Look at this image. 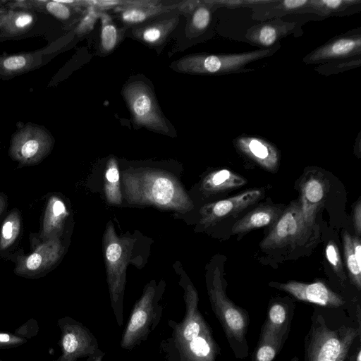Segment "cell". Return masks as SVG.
<instances>
[{
    "label": "cell",
    "instance_id": "9c48e42d",
    "mask_svg": "<svg viewBox=\"0 0 361 361\" xmlns=\"http://www.w3.org/2000/svg\"><path fill=\"white\" fill-rule=\"evenodd\" d=\"M270 286L289 293L298 300L326 308L345 310L353 318L361 320L360 303H350L322 281L307 283L290 281L283 283H274Z\"/></svg>",
    "mask_w": 361,
    "mask_h": 361
},
{
    "label": "cell",
    "instance_id": "5bb4252c",
    "mask_svg": "<svg viewBox=\"0 0 361 361\" xmlns=\"http://www.w3.org/2000/svg\"><path fill=\"white\" fill-rule=\"evenodd\" d=\"M262 196L258 189H252L230 198L205 205L202 211L201 224L205 226L213 225L231 215L237 214L254 204Z\"/></svg>",
    "mask_w": 361,
    "mask_h": 361
},
{
    "label": "cell",
    "instance_id": "7402d4cb",
    "mask_svg": "<svg viewBox=\"0 0 361 361\" xmlns=\"http://www.w3.org/2000/svg\"><path fill=\"white\" fill-rule=\"evenodd\" d=\"M67 214L62 200L57 196H51L45 210L42 237L45 240L58 238L63 228Z\"/></svg>",
    "mask_w": 361,
    "mask_h": 361
},
{
    "label": "cell",
    "instance_id": "2e32d148",
    "mask_svg": "<svg viewBox=\"0 0 361 361\" xmlns=\"http://www.w3.org/2000/svg\"><path fill=\"white\" fill-rule=\"evenodd\" d=\"M62 252L63 247L58 238L47 240L32 254L19 261L16 271L22 275L39 274L53 267Z\"/></svg>",
    "mask_w": 361,
    "mask_h": 361
},
{
    "label": "cell",
    "instance_id": "f546056e",
    "mask_svg": "<svg viewBox=\"0 0 361 361\" xmlns=\"http://www.w3.org/2000/svg\"><path fill=\"white\" fill-rule=\"evenodd\" d=\"M284 343L274 338H259L251 361H274Z\"/></svg>",
    "mask_w": 361,
    "mask_h": 361
},
{
    "label": "cell",
    "instance_id": "836d02e7",
    "mask_svg": "<svg viewBox=\"0 0 361 361\" xmlns=\"http://www.w3.org/2000/svg\"><path fill=\"white\" fill-rule=\"evenodd\" d=\"M155 11L151 9H144L140 7H130L124 10L121 14L122 19L128 23H137L144 21Z\"/></svg>",
    "mask_w": 361,
    "mask_h": 361
},
{
    "label": "cell",
    "instance_id": "277c9868",
    "mask_svg": "<svg viewBox=\"0 0 361 361\" xmlns=\"http://www.w3.org/2000/svg\"><path fill=\"white\" fill-rule=\"evenodd\" d=\"M207 287L213 312L222 326L230 348L235 358H245L250 350L247 340L250 324L248 312L227 296L218 267L207 277Z\"/></svg>",
    "mask_w": 361,
    "mask_h": 361
},
{
    "label": "cell",
    "instance_id": "1f68e13d",
    "mask_svg": "<svg viewBox=\"0 0 361 361\" xmlns=\"http://www.w3.org/2000/svg\"><path fill=\"white\" fill-rule=\"evenodd\" d=\"M361 56L348 59L345 60L336 61L327 63L320 64L315 68L319 74H335L355 67H360Z\"/></svg>",
    "mask_w": 361,
    "mask_h": 361
},
{
    "label": "cell",
    "instance_id": "8992f818",
    "mask_svg": "<svg viewBox=\"0 0 361 361\" xmlns=\"http://www.w3.org/2000/svg\"><path fill=\"white\" fill-rule=\"evenodd\" d=\"M281 47L280 43L268 49L237 54H197L186 56L176 62L182 72L202 75H224L245 73L249 63L271 56Z\"/></svg>",
    "mask_w": 361,
    "mask_h": 361
},
{
    "label": "cell",
    "instance_id": "603a6c76",
    "mask_svg": "<svg viewBox=\"0 0 361 361\" xmlns=\"http://www.w3.org/2000/svg\"><path fill=\"white\" fill-rule=\"evenodd\" d=\"M281 213V209L274 206L257 207L235 223L232 233L238 234L268 226L276 221Z\"/></svg>",
    "mask_w": 361,
    "mask_h": 361
},
{
    "label": "cell",
    "instance_id": "f1b7e54d",
    "mask_svg": "<svg viewBox=\"0 0 361 361\" xmlns=\"http://www.w3.org/2000/svg\"><path fill=\"white\" fill-rule=\"evenodd\" d=\"M20 226V216L18 211L14 209L4 221L0 236V251L13 245L19 235Z\"/></svg>",
    "mask_w": 361,
    "mask_h": 361
},
{
    "label": "cell",
    "instance_id": "ee69618b",
    "mask_svg": "<svg viewBox=\"0 0 361 361\" xmlns=\"http://www.w3.org/2000/svg\"><path fill=\"white\" fill-rule=\"evenodd\" d=\"M104 355V354L103 353H100L96 355L91 356L89 361H102Z\"/></svg>",
    "mask_w": 361,
    "mask_h": 361
},
{
    "label": "cell",
    "instance_id": "ac0fdd59",
    "mask_svg": "<svg viewBox=\"0 0 361 361\" xmlns=\"http://www.w3.org/2000/svg\"><path fill=\"white\" fill-rule=\"evenodd\" d=\"M294 27L293 23L276 18L250 27L245 37L250 43L262 49H268L279 44V40L291 33Z\"/></svg>",
    "mask_w": 361,
    "mask_h": 361
},
{
    "label": "cell",
    "instance_id": "52a82bcc",
    "mask_svg": "<svg viewBox=\"0 0 361 361\" xmlns=\"http://www.w3.org/2000/svg\"><path fill=\"white\" fill-rule=\"evenodd\" d=\"M161 318V307L157 298L154 282L149 283L135 303L123 331L121 346L130 350L145 340Z\"/></svg>",
    "mask_w": 361,
    "mask_h": 361
},
{
    "label": "cell",
    "instance_id": "8fae6325",
    "mask_svg": "<svg viewBox=\"0 0 361 361\" xmlns=\"http://www.w3.org/2000/svg\"><path fill=\"white\" fill-rule=\"evenodd\" d=\"M361 56V28L338 35L303 58L305 64H324Z\"/></svg>",
    "mask_w": 361,
    "mask_h": 361
},
{
    "label": "cell",
    "instance_id": "7a4b0ae2",
    "mask_svg": "<svg viewBox=\"0 0 361 361\" xmlns=\"http://www.w3.org/2000/svg\"><path fill=\"white\" fill-rule=\"evenodd\" d=\"M184 300L183 319L169 322L171 335L163 344L167 361H216L221 349L199 310L198 294L190 282L184 287Z\"/></svg>",
    "mask_w": 361,
    "mask_h": 361
},
{
    "label": "cell",
    "instance_id": "60d3db41",
    "mask_svg": "<svg viewBox=\"0 0 361 361\" xmlns=\"http://www.w3.org/2000/svg\"><path fill=\"white\" fill-rule=\"evenodd\" d=\"M353 250L355 258L360 265H361V244L360 238L357 236L352 237Z\"/></svg>",
    "mask_w": 361,
    "mask_h": 361
},
{
    "label": "cell",
    "instance_id": "3957f363",
    "mask_svg": "<svg viewBox=\"0 0 361 361\" xmlns=\"http://www.w3.org/2000/svg\"><path fill=\"white\" fill-rule=\"evenodd\" d=\"M126 198L133 204L152 205L179 212L193 208L190 198L176 177L159 170L144 169L123 173Z\"/></svg>",
    "mask_w": 361,
    "mask_h": 361
},
{
    "label": "cell",
    "instance_id": "8d00e7d4",
    "mask_svg": "<svg viewBox=\"0 0 361 361\" xmlns=\"http://www.w3.org/2000/svg\"><path fill=\"white\" fill-rule=\"evenodd\" d=\"M164 26L154 25L145 29L142 32V38L147 43L154 44L159 42L165 35Z\"/></svg>",
    "mask_w": 361,
    "mask_h": 361
},
{
    "label": "cell",
    "instance_id": "5b68a950",
    "mask_svg": "<svg viewBox=\"0 0 361 361\" xmlns=\"http://www.w3.org/2000/svg\"><path fill=\"white\" fill-rule=\"evenodd\" d=\"M104 260L111 306L116 322L123 324V298L126 269L133 247V240L117 236L111 221L104 235Z\"/></svg>",
    "mask_w": 361,
    "mask_h": 361
},
{
    "label": "cell",
    "instance_id": "4316f807",
    "mask_svg": "<svg viewBox=\"0 0 361 361\" xmlns=\"http://www.w3.org/2000/svg\"><path fill=\"white\" fill-rule=\"evenodd\" d=\"M104 192L109 203L114 204L121 203L119 171L116 161L114 159H109L106 166L104 178Z\"/></svg>",
    "mask_w": 361,
    "mask_h": 361
},
{
    "label": "cell",
    "instance_id": "cb8c5ba5",
    "mask_svg": "<svg viewBox=\"0 0 361 361\" xmlns=\"http://www.w3.org/2000/svg\"><path fill=\"white\" fill-rule=\"evenodd\" d=\"M247 180L228 169L215 171L207 176L202 184L206 194H216L233 190L245 185Z\"/></svg>",
    "mask_w": 361,
    "mask_h": 361
},
{
    "label": "cell",
    "instance_id": "ab89813d",
    "mask_svg": "<svg viewBox=\"0 0 361 361\" xmlns=\"http://www.w3.org/2000/svg\"><path fill=\"white\" fill-rule=\"evenodd\" d=\"M21 341L22 340L20 338L16 337L13 335L6 333H0V345L16 344Z\"/></svg>",
    "mask_w": 361,
    "mask_h": 361
},
{
    "label": "cell",
    "instance_id": "6da1fadb",
    "mask_svg": "<svg viewBox=\"0 0 361 361\" xmlns=\"http://www.w3.org/2000/svg\"><path fill=\"white\" fill-rule=\"evenodd\" d=\"M304 340V361H345L361 338V321L343 309L313 306Z\"/></svg>",
    "mask_w": 361,
    "mask_h": 361
},
{
    "label": "cell",
    "instance_id": "9a60e30c",
    "mask_svg": "<svg viewBox=\"0 0 361 361\" xmlns=\"http://www.w3.org/2000/svg\"><path fill=\"white\" fill-rule=\"evenodd\" d=\"M63 350L61 361H74L86 355L94 356L102 352L93 334L85 327L73 324L65 328L62 338Z\"/></svg>",
    "mask_w": 361,
    "mask_h": 361
},
{
    "label": "cell",
    "instance_id": "484cf974",
    "mask_svg": "<svg viewBox=\"0 0 361 361\" xmlns=\"http://www.w3.org/2000/svg\"><path fill=\"white\" fill-rule=\"evenodd\" d=\"M360 3V0H309L308 12L322 16H336Z\"/></svg>",
    "mask_w": 361,
    "mask_h": 361
},
{
    "label": "cell",
    "instance_id": "4fadbf2b",
    "mask_svg": "<svg viewBox=\"0 0 361 361\" xmlns=\"http://www.w3.org/2000/svg\"><path fill=\"white\" fill-rule=\"evenodd\" d=\"M294 309V303L288 298L270 300L259 338H274L285 343L290 333Z\"/></svg>",
    "mask_w": 361,
    "mask_h": 361
},
{
    "label": "cell",
    "instance_id": "74e56055",
    "mask_svg": "<svg viewBox=\"0 0 361 361\" xmlns=\"http://www.w3.org/2000/svg\"><path fill=\"white\" fill-rule=\"evenodd\" d=\"M353 224L357 235L361 233V202H357L353 210Z\"/></svg>",
    "mask_w": 361,
    "mask_h": 361
},
{
    "label": "cell",
    "instance_id": "ffe728a7",
    "mask_svg": "<svg viewBox=\"0 0 361 361\" xmlns=\"http://www.w3.org/2000/svg\"><path fill=\"white\" fill-rule=\"evenodd\" d=\"M35 15L29 9H13L0 12V40L18 38L34 26Z\"/></svg>",
    "mask_w": 361,
    "mask_h": 361
},
{
    "label": "cell",
    "instance_id": "d6a6232c",
    "mask_svg": "<svg viewBox=\"0 0 361 361\" xmlns=\"http://www.w3.org/2000/svg\"><path fill=\"white\" fill-rule=\"evenodd\" d=\"M101 44L103 49L111 51L116 46L118 39L117 30L106 14H102Z\"/></svg>",
    "mask_w": 361,
    "mask_h": 361
},
{
    "label": "cell",
    "instance_id": "e0dca14e",
    "mask_svg": "<svg viewBox=\"0 0 361 361\" xmlns=\"http://www.w3.org/2000/svg\"><path fill=\"white\" fill-rule=\"evenodd\" d=\"M234 142L240 152L265 169L274 171L278 168L279 152L270 142L249 135H241Z\"/></svg>",
    "mask_w": 361,
    "mask_h": 361
},
{
    "label": "cell",
    "instance_id": "7bdbcfd3",
    "mask_svg": "<svg viewBox=\"0 0 361 361\" xmlns=\"http://www.w3.org/2000/svg\"><path fill=\"white\" fill-rule=\"evenodd\" d=\"M6 207V197L0 193V216Z\"/></svg>",
    "mask_w": 361,
    "mask_h": 361
},
{
    "label": "cell",
    "instance_id": "d6986e66",
    "mask_svg": "<svg viewBox=\"0 0 361 361\" xmlns=\"http://www.w3.org/2000/svg\"><path fill=\"white\" fill-rule=\"evenodd\" d=\"M326 187L321 178L310 176L301 185L300 208L307 231L314 224L316 213L324 198Z\"/></svg>",
    "mask_w": 361,
    "mask_h": 361
},
{
    "label": "cell",
    "instance_id": "d4e9b609",
    "mask_svg": "<svg viewBox=\"0 0 361 361\" xmlns=\"http://www.w3.org/2000/svg\"><path fill=\"white\" fill-rule=\"evenodd\" d=\"M309 0H273L265 4L267 9L255 11L260 13V17L273 18L290 13L308 12Z\"/></svg>",
    "mask_w": 361,
    "mask_h": 361
},
{
    "label": "cell",
    "instance_id": "30bf717a",
    "mask_svg": "<svg viewBox=\"0 0 361 361\" xmlns=\"http://www.w3.org/2000/svg\"><path fill=\"white\" fill-rule=\"evenodd\" d=\"M134 122L160 133L168 128L148 86L141 82L128 84L123 91Z\"/></svg>",
    "mask_w": 361,
    "mask_h": 361
},
{
    "label": "cell",
    "instance_id": "83f0119b",
    "mask_svg": "<svg viewBox=\"0 0 361 361\" xmlns=\"http://www.w3.org/2000/svg\"><path fill=\"white\" fill-rule=\"evenodd\" d=\"M23 4H25L23 8L49 13L62 21L68 20L71 16V8L61 1H32Z\"/></svg>",
    "mask_w": 361,
    "mask_h": 361
},
{
    "label": "cell",
    "instance_id": "f6af8a7d",
    "mask_svg": "<svg viewBox=\"0 0 361 361\" xmlns=\"http://www.w3.org/2000/svg\"><path fill=\"white\" fill-rule=\"evenodd\" d=\"M290 361H300L297 356H294L291 358Z\"/></svg>",
    "mask_w": 361,
    "mask_h": 361
},
{
    "label": "cell",
    "instance_id": "7c38bea8",
    "mask_svg": "<svg viewBox=\"0 0 361 361\" xmlns=\"http://www.w3.org/2000/svg\"><path fill=\"white\" fill-rule=\"evenodd\" d=\"M307 232L302 221L300 202H295L279 216L261 246L263 248L282 247L300 239Z\"/></svg>",
    "mask_w": 361,
    "mask_h": 361
},
{
    "label": "cell",
    "instance_id": "b9f144b4",
    "mask_svg": "<svg viewBox=\"0 0 361 361\" xmlns=\"http://www.w3.org/2000/svg\"><path fill=\"white\" fill-rule=\"evenodd\" d=\"M96 13L94 9L90 11L88 15L84 18L81 26L82 29H87L91 27L96 18Z\"/></svg>",
    "mask_w": 361,
    "mask_h": 361
},
{
    "label": "cell",
    "instance_id": "e575fe53",
    "mask_svg": "<svg viewBox=\"0 0 361 361\" xmlns=\"http://www.w3.org/2000/svg\"><path fill=\"white\" fill-rule=\"evenodd\" d=\"M211 20L210 9L206 6H199L193 13L192 23L198 30L206 29Z\"/></svg>",
    "mask_w": 361,
    "mask_h": 361
},
{
    "label": "cell",
    "instance_id": "ba28073f",
    "mask_svg": "<svg viewBox=\"0 0 361 361\" xmlns=\"http://www.w3.org/2000/svg\"><path fill=\"white\" fill-rule=\"evenodd\" d=\"M54 140L42 126L27 123L18 125L10 142V157L22 165L36 164L51 151Z\"/></svg>",
    "mask_w": 361,
    "mask_h": 361
},
{
    "label": "cell",
    "instance_id": "44dd1931",
    "mask_svg": "<svg viewBox=\"0 0 361 361\" xmlns=\"http://www.w3.org/2000/svg\"><path fill=\"white\" fill-rule=\"evenodd\" d=\"M42 58L39 51L0 55V79H11L38 68Z\"/></svg>",
    "mask_w": 361,
    "mask_h": 361
},
{
    "label": "cell",
    "instance_id": "d590c367",
    "mask_svg": "<svg viewBox=\"0 0 361 361\" xmlns=\"http://www.w3.org/2000/svg\"><path fill=\"white\" fill-rule=\"evenodd\" d=\"M325 254L327 260L335 271L340 274L342 268L341 257L336 245L331 241L326 247Z\"/></svg>",
    "mask_w": 361,
    "mask_h": 361
},
{
    "label": "cell",
    "instance_id": "4dcf8cb0",
    "mask_svg": "<svg viewBox=\"0 0 361 361\" xmlns=\"http://www.w3.org/2000/svg\"><path fill=\"white\" fill-rule=\"evenodd\" d=\"M343 249L347 268L350 279L358 291L361 290V265L355 258L353 250L352 237L348 233L343 234Z\"/></svg>",
    "mask_w": 361,
    "mask_h": 361
},
{
    "label": "cell",
    "instance_id": "f35d334b",
    "mask_svg": "<svg viewBox=\"0 0 361 361\" xmlns=\"http://www.w3.org/2000/svg\"><path fill=\"white\" fill-rule=\"evenodd\" d=\"M345 361H361V338L355 342Z\"/></svg>",
    "mask_w": 361,
    "mask_h": 361
}]
</instances>
